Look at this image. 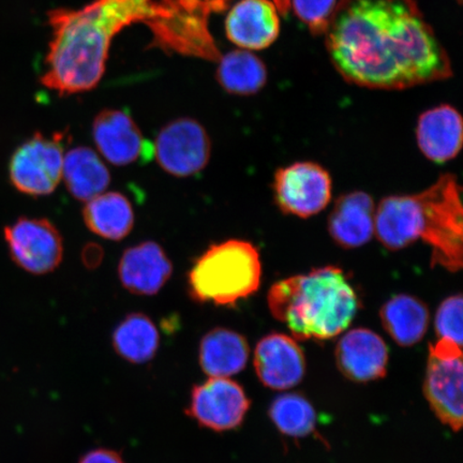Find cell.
I'll use <instances>...</instances> for the list:
<instances>
[{"label": "cell", "mask_w": 463, "mask_h": 463, "mask_svg": "<svg viewBox=\"0 0 463 463\" xmlns=\"http://www.w3.org/2000/svg\"><path fill=\"white\" fill-rule=\"evenodd\" d=\"M380 317L386 333L402 346L419 344L430 323L427 305L409 294H398L387 300L382 306Z\"/></svg>", "instance_id": "21"}, {"label": "cell", "mask_w": 463, "mask_h": 463, "mask_svg": "<svg viewBox=\"0 0 463 463\" xmlns=\"http://www.w3.org/2000/svg\"><path fill=\"white\" fill-rule=\"evenodd\" d=\"M260 278L257 247L229 240L212 245L194 260L188 273V293L196 303L232 307L256 293Z\"/></svg>", "instance_id": "4"}, {"label": "cell", "mask_w": 463, "mask_h": 463, "mask_svg": "<svg viewBox=\"0 0 463 463\" xmlns=\"http://www.w3.org/2000/svg\"><path fill=\"white\" fill-rule=\"evenodd\" d=\"M268 305L276 320L298 340L332 339L351 326L361 308L345 271L335 266L275 282Z\"/></svg>", "instance_id": "3"}, {"label": "cell", "mask_w": 463, "mask_h": 463, "mask_svg": "<svg viewBox=\"0 0 463 463\" xmlns=\"http://www.w3.org/2000/svg\"><path fill=\"white\" fill-rule=\"evenodd\" d=\"M172 274L171 260L155 241H143L127 249L119 260V280L132 294L152 297L161 291Z\"/></svg>", "instance_id": "16"}, {"label": "cell", "mask_w": 463, "mask_h": 463, "mask_svg": "<svg viewBox=\"0 0 463 463\" xmlns=\"http://www.w3.org/2000/svg\"><path fill=\"white\" fill-rule=\"evenodd\" d=\"M250 349L244 335L224 327L213 328L202 338L199 363L210 378H229L244 370Z\"/></svg>", "instance_id": "19"}, {"label": "cell", "mask_w": 463, "mask_h": 463, "mask_svg": "<svg viewBox=\"0 0 463 463\" xmlns=\"http://www.w3.org/2000/svg\"><path fill=\"white\" fill-rule=\"evenodd\" d=\"M65 133L48 137L37 132L16 148L10 159L9 176L20 193L31 196L53 194L62 178Z\"/></svg>", "instance_id": "6"}, {"label": "cell", "mask_w": 463, "mask_h": 463, "mask_svg": "<svg viewBox=\"0 0 463 463\" xmlns=\"http://www.w3.org/2000/svg\"><path fill=\"white\" fill-rule=\"evenodd\" d=\"M4 236L11 259L27 273L42 276L60 268L63 241L50 220L22 217L5 228Z\"/></svg>", "instance_id": "9"}, {"label": "cell", "mask_w": 463, "mask_h": 463, "mask_svg": "<svg viewBox=\"0 0 463 463\" xmlns=\"http://www.w3.org/2000/svg\"><path fill=\"white\" fill-rule=\"evenodd\" d=\"M337 4V0H289L294 14L317 36L326 33Z\"/></svg>", "instance_id": "26"}, {"label": "cell", "mask_w": 463, "mask_h": 463, "mask_svg": "<svg viewBox=\"0 0 463 463\" xmlns=\"http://www.w3.org/2000/svg\"><path fill=\"white\" fill-rule=\"evenodd\" d=\"M335 363L345 378L367 383L384 378L390 360L385 341L367 328H354L335 346Z\"/></svg>", "instance_id": "14"}, {"label": "cell", "mask_w": 463, "mask_h": 463, "mask_svg": "<svg viewBox=\"0 0 463 463\" xmlns=\"http://www.w3.org/2000/svg\"><path fill=\"white\" fill-rule=\"evenodd\" d=\"M61 179L74 199L86 203L106 193L111 174L94 149L79 146L65 155Z\"/></svg>", "instance_id": "20"}, {"label": "cell", "mask_w": 463, "mask_h": 463, "mask_svg": "<svg viewBox=\"0 0 463 463\" xmlns=\"http://www.w3.org/2000/svg\"><path fill=\"white\" fill-rule=\"evenodd\" d=\"M279 14L274 0H237L225 16V33L240 49L264 50L279 36Z\"/></svg>", "instance_id": "13"}, {"label": "cell", "mask_w": 463, "mask_h": 463, "mask_svg": "<svg viewBox=\"0 0 463 463\" xmlns=\"http://www.w3.org/2000/svg\"><path fill=\"white\" fill-rule=\"evenodd\" d=\"M462 295L457 294L444 299L439 306L434 328L439 338L454 341L462 346Z\"/></svg>", "instance_id": "27"}, {"label": "cell", "mask_w": 463, "mask_h": 463, "mask_svg": "<svg viewBox=\"0 0 463 463\" xmlns=\"http://www.w3.org/2000/svg\"><path fill=\"white\" fill-rule=\"evenodd\" d=\"M82 260L86 269H95L99 268L103 260V249L94 242L87 244L82 251Z\"/></svg>", "instance_id": "29"}, {"label": "cell", "mask_w": 463, "mask_h": 463, "mask_svg": "<svg viewBox=\"0 0 463 463\" xmlns=\"http://www.w3.org/2000/svg\"><path fill=\"white\" fill-rule=\"evenodd\" d=\"M91 132L98 152L113 165H130L152 155L149 150L153 148L135 119L121 109H102L92 123Z\"/></svg>", "instance_id": "11"}, {"label": "cell", "mask_w": 463, "mask_h": 463, "mask_svg": "<svg viewBox=\"0 0 463 463\" xmlns=\"http://www.w3.org/2000/svg\"><path fill=\"white\" fill-rule=\"evenodd\" d=\"M82 215L87 229L104 240H124L135 227V211L120 193H103L86 202Z\"/></svg>", "instance_id": "22"}, {"label": "cell", "mask_w": 463, "mask_h": 463, "mask_svg": "<svg viewBox=\"0 0 463 463\" xmlns=\"http://www.w3.org/2000/svg\"><path fill=\"white\" fill-rule=\"evenodd\" d=\"M327 230L332 240L344 249L361 248L373 240L375 205L373 196L353 191L339 196L329 213Z\"/></svg>", "instance_id": "17"}, {"label": "cell", "mask_w": 463, "mask_h": 463, "mask_svg": "<svg viewBox=\"0 0 463 463\" xmlns=\"http://www.w3.org/2000/svg\"><path fill=\"white\" fill-rule=\"evenodd\" d=\"M419 196L418 234L431 249V265L457 273L462 269L461 187L454 174L439 176Z\"/></svg>", "instance_id": "5"}, {"label": "cell", "mask_w": 463, "mask_h": 463, "mask_svg": "<svg viewBox=\"0 0 463 463\" xmlns=\"http://www.w3.org/2000/svg\"><path fill=\"white\" fill-rule=\"evenodd\" d=\"M253 364L263 385L276 391L298 385L306 373L302 347L293 337L280 333L269 334L259 341Z\"/></svg>", "instance_id": "12"}, {"label": "cell", "mask_w": 463, "mask_h": 463, "mask_svg": "<svg viewBox=\"0 0 463 463\" xmlns=\"http://www.w3.org/2000/svg\"><path fill=\"white\" fill-rule=\"evenodd\" d=\"M457 2H458L459 4L461 3V0H457Z\"/></svg>", "instance_id": "30"}, {"label": "cell", "mask_w": 463, "mask_h": 463, "mask_svg": "<svg viewBox=\"0 0 463 463\" xmlns=\"http://www.w3.org/2000/svg\"><path fill=\"white\" fill-rule=\"evenodd\" d=\"M416 140L421 154L436 164L455 159L463 143L460 113L449 104L428 109L420 116Z\"/></svg>", "instance_id": "18"}, {"label": "cell", "mask_w": 463, "mask_h": 463, "mask_svg": "<svg viewBox=\"0 0 463 463\" xmlns=\"http://www.w3.org/2000/svg\"><path fill=\"white\" fill-rule=\"evenodd\" d=\"M153 152L161 169L175 177H190L205 169L212 156V142L198 120L182 118L160 130Z\"/></svg>", "instance_id": "8"}, {"label": "cell", "mask_w": 463, "mask_h": 463, "mask_svg": "<svg viewBox=\"0 0 463 463\" xmlns=\"http://www.w3.org/2000/svg\"><path fill=\"white\" fill-rule=\"evenodd\" d=\"M324 36L335 71L350 84L402 90L453 75L415 0H340Z\"/></svg>", "instance_id": "1"}, {"label": "cell", "mask_w": 463, "mask_h": 463, "mask_svg": "<svg viewBox=\"0 0 463 463\" xmlns=\"http://www.w3.org/2000/svg\"><path fill=\"white\" fill-rule=\"evenodd\" d=\"M462 357L430 354L424 392L437 418L454 431L462 427Z\"/></svg>", "instance_id": "15"}, {"label": "cell", "mask_w": 463, "mask_h": 463, "mask_svg": "<svg viewBox=\"0 0 463 463\" xmlns=\"http://www.w3.org/2000/svg\"><path fill=\"white\" fill-rule=\"evenodd\" d=\"M217 62L218 83L231 95H256L268 82V69L251 51H231Z\"/></svg>", "instance_id": "23"}, {"label": "cell", "mask_w": 463, "mask_h": 463, "mask_svg": "<svg viewBox=\"0 0 463 463\" xmlns=\"http://www.w3.org/2000/svg\"><path fill=\"white\" fill-rule=\"evenodd\" d=\"M178 4L179 0H92L79 9L51 10L52 40L43 84L60 96L96 89L106 72L114 38L136 23L152 27L169 19Z\"/></svg>", "instance_id": "2"}, {"label": "cell", "mask_w": 463, "mask_h": 463, "mask_svg": "<svg viewBox=\"0 0 463 463\" xmlns=\"http://www.w3.org/2000/svg\"><path fill=\"white\" fill-rule=\"evenodd\" d=\"M269 418L285 436L305 438L314 432L316 410L303 395L286 393L277 397L269 408Z\"/></svg>", "instance_id": "25"}, {"label": "cell", "mask_w": 463, "mask_h": 463, "mask_svg": "<svg viewBox=\"0 0 463 463\" xmlns=\"http://www.w3.org/2000/svg\"><path fill=\"white\" fill-rule=\"evenodd\" d=\"M79 463H126L118 451L97 449L86 453Z\"/></svg>", "instance_id": "28"}, {"label": "cell", "mask_w": 463, "mask_h": 463, "mask_svg": "<svg viewBox=\"0 0 463 463\" xmlns=\"http://www.w3.org/2000/svg\"><path fill=\"white\" fill-rule=\"evenodd\" d=\"M249 409L250 401L237 382L210 378L194 387L186 412L201 427L224 432L241 427Z\"/></svg>", "instance_id": "10"}, {"label": "cell", "mask_w": 463, "mask_h": 463, "mask_svg": "<svg viewBox=\"0 0 463 463\" xmlns=\"http://www.w3.org/2000/svg\"><path fill=\"white\" fill-rule=\"evenodd\" d=\"M112 344L116 353L132 364H145L157 354L160 335L152 318L133 312L114 329Z\"/></svg>", "instance_id": "24"}, {"label": "cell", "mask_w": 463, "mask_h": 463, "mask_svg": "<svg viewBox=\"0 0 463 463\" xmlns=\"http://www.w3.org/2000/svg\"><path fill=\"white\" fill-rule=\"evenodd\" d=\"M273 189L283 213L306 219L326 210L332 200L333 182L322 165L302 161L278 170Z\"/></svg>", "instance_id": "7"}]
</instances>
